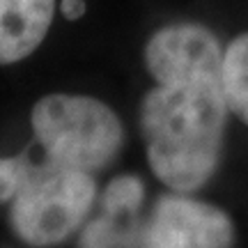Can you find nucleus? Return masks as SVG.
<instances>
[{
	"label": "nucleus",
	"instance_id": "obj_3",
	"mask_svg": "<svg viewBox=\"0 0 248 248\" xmlns=\"http://www.w3.org/2000/svg\"><path fill=\"white\" fill-rule=\"evenodd\" d=\"M97 186L90 172L46 161L30 166L18 188L12 223L23 241L53 246L78 228L94 202Z\"/></svg>",
	"mask_w": 248,
	"mask_h": 248
},
{
	"label": "nucleus",
	"instance_id": "obj_7",
	"mask_svg": "<svg viewBox=\"0 0 248 248\" xmlns=\"http://www.w3.org/2000/svg\"><path fill=\"white\" fill-rule=\"evenodd\" d=\"M142 202V182L133 175H124V177L113 179L104 191V207H106L108 216H117L124 212H133L138 209Z\"/></svg>",
	"mask_w": 248,
	"mask_h": 248
},
{
	"label": "nucleus",
	"instance_id": "obj_10",
	"mask_svg": "<svg viewBox=\"0 0 248 248\" xmlns=\"http://www.w3.org/2000/svg\"><path fill=\"white\" fill-rule=\"evenodd\" d=\"M60 9H62V14H64V18L78 21L85 14V0H62Z\"/></svg>",
	"mask_w": 248,
	"mask_h": 248
},
{
	"label": "nucleus",
	"instance_id": "obj_4",
	"mask_svg": "<svg viewBox=\"0 0 248 248\" xmlns=\"http://www.w3.org/2000/svg\"><path fill=\"white\" fill-rule=\"evenodd\" d=\"M230 216L186 195H163L145 232V248H232Z\"/></svg>",
	"mask_w": 248,
	"mask_h": 248
},
{
	"label": "nucleus",
	"instance_id": "obj_9",
	"mask_svg": "<svg viewBox=\"0 0 248 248\" xmlns=\"http://www.w3.org/2000/svg\"><path fill=\"white\" fill-rule=\"evenodd\" d=\"M26 159H0V202L16 198L18 188L28 175Z\"/></svg>",
	"mask_w": 248,
	"mask_h": 248
},
{
	"label": "nucleus",
	"instance_id": "obj_5",
	"mask_svg": "<svg viewBox=\"0 0 248 248\" xmlns=\"http://www.w3.org/2000/svg\"><path fill=\"white\" fill-rule=\"evenodd\" d=\"M55 0H0V64L28 58L48 35Z\"/></svg>",
	"mask_w": 248,
	"mask_h": 248
},
{
	"label": "nucleus",
	"instance_id": "obj_2",
	"mask_svg": "<svg viewBox=\"0 0 248 248\" xmlns=\"http://www.w3.org/2000/svg\"><path fill=\"white\" fill-rule=\"evenodd\" d=\"M32 131L48 163L85 172L108 166L124 142L115 110L88 94L42 97L32 108Z\"/></svg>",
	"mask_w": 248,
	"mask_h": 248
},
{
	"label": "nucleus",
	"instance_id": "obj_8",
	"mask_svg": "<svg viewBox=\"0 0 248 248\" xmlns=\"http://www.w3.org/2000/svg\"><path fill=\"white\" fill-rule=\"evenodd\" d=\"M117 241H120V232L115 223L110 221V216L92 221L80 232V248H115Z\"/></svg>",
	"mask_w": 248,
	"mask_h": 248
},
{
	"label": "nucleus",
	"instance_id": "obj_6",
	"mask_svg": "<svg viewBox=\"0 0 248 248\" xmlns=\"http://www.w3.org/2000/svg\"><path fill=\"white\" fill-rule=\"evenodd\" d=\"M225 94L230 110L248 124V32L225 46Z\"/></svg>",
	"mask_w": 248,
	"mask_h": 248
},
{
	"label": "nucleus",
	"instance_id": "obj_1",
	"mask_svg": "<svg viewBox=\"0 0 248 248\" xmlns=\"http://www.w3.org/2000/svg\"><path fill=\"white\" fill-rule=\"evenodd\" d=\"M154 88L140 106L150 168L163 184L188 193L218 168L225 122V48L202 23H170L145 44Z\"/></svg>",
	"mask_w": 248,
	"mask_h": 248
}]
</instances>
